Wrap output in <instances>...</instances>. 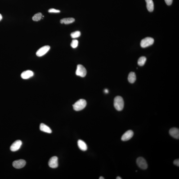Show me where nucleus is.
<instances>
[{
  "instance_id": "1",
  "label": "nucleus",
  "mask_w": 179,
  "mask_h": 179,
  "mask_svg": "<svg viewBox=\"0 0 179 179\" xmlns=\"http://www.w3.org/2000/svg\"><path fill=\"white\" fill-rule=\"evenodd\" d=\"M114 106L117 110L120 111L123 110L124 107V101L122 97L118 96L115 98L114 100Z\"/></svg>"
},
{
  "instance_id": "2",
  "label": "nucleus",
  "mask_w": 179,
  "mask_h": 179,
  "mask_svg": "<svg viewBox=\"0 0 179 179\" xmlns=\"http://www.w3.org/2000/svg\"><path fill=\"white\" fill-rule=\"evenodd\" d=\"M87 105V102L84 99H81L79 100L74 105H73V108L74 110L76 111H79L84 109Z\"/></svg>"
},
{
  "instance_id": "3",
  "label": "nucleus",
  "mask_w": 179,
  "mask_h": 179,
  "mask_svg": "<svg viewBox=\"0 0 179 179\" xmlns=\"http://www.w3.org/2000/svg\"><path fill=\"white\" fill-rule=\"evenodd\" d=\"M154 42V39L151 37H147L142 40L140 46L143 48L149 47L152 45Z\"/></svg>"
},
{
  "instance_id": "4",
  "label": "nucleus",
  "mask_w": 179,
  "mask_h": 179,
  "mask_svg": "<svg viewBox=\"0 0 179 179\" xmlns=\"http://www.w3.org/2000/svg\"><path fill=\"white\" fill-rule=\"evenodd\" d=\"M76 74L79 76L85 77L87 74V70L83 65L79 64L77 66Z\"/></svg>"
},
{
  "instance_id": "5",
  "label": "nucleus",
  "mask_w": 179,
  "mask_h": 179,
  "mask_svg": "<svg viewBox=\"0 0 179 179\" xmlns=\"http://www.w3.org/2000/svg\"><path fill=\"white\" fill-rule=\"evenodd\" d=\"M136 163L138 167L143 170H146L148 168V164L146 161L142 157L137 158Z\"/></svg>"
},
{
  "instance_id": "6",
  "label": "nucleus",
  "mask_w": 179,
  "mask_h": 179,
  "mask_svg": "<svg viewBox=\"0 0 179 179\" xmlns=\"http://www.w3.org/2000/svg\"><path fill=\"white\" fill-rule=\"evenodd\" d=\"M50 47L49 46H43L39 49L36 53V55L38 57H41L47 54L49 51Z\"/></svg>"
},
{
  "instance_id": "7",
  "label": "nucleus",
  "mask_w": 179,
  "mask_h": 179,
  "mask_svg": "<svg viewBox=\"0 0 179 179\" xmlns=\"http://www.w3.org/2000/svg\"><path fill=\"white\" fill-rule=\"evenodd\" d=\"M26 164V162L24 159H20L14 161L12 163L13 166L17 169H20L23 167Z\"/></svg>"
},
{
  "instance_id": "8",
  "label": "nucleus",
  "mask_w": 179,
  "mask_h": 179,
  "mask_svg": "<svg viewBox=\"0 0 179 179\" xmlns=\"http://www.w3.org/2000/svg\"><path fill=\"white\" fill-rule=\"evenodd\" d=\"M49 166L51 168H55L58 167V159L57 157L54 156L50 159Z\"/></svg>"
},
{
  "instance_id": "9",
  "label": "nucleus",
  "mask_w": 179,
  "mask_h": 179,
  "mask_svg": "<svg viewBox=\"0 0 179 179\" xmlns=\"http://www.w3.org/2000/svg\"><path fill=\"white\" fill-rule=\"evenodd\" d=\"M134 133L132 130H129L126 132L122 136L121 139L122 141H128L133 136Z\"/></svg>"
},
{
  "instance_id": "10",
  "label": "nucleus",
  "mask_w": 179,
  "mask_h": 179,
  "mask_svg": "<svg viewBox=\"0 0 179 179\" xmlns=\"http://www.w3.org/2000/svg\"><path fill=\"white\" fill-rule=\"evenodd\" d=\"M22 145V142L21 140H16L10 146V150L13 152L17 151L20 149Z\"/></svg>"
},
{
  "instance_id": "11",
  "label": "nucleus",
  "mask_w": 179,
  "mask_h": 179,
  "mask_svg": "<svg viewBox=\"0 0 179 179\" xmlns=\"http://www.w3.org/2000/svg\"><path fill=\"white\" fill-rule=\"evenodd\" d=\"M34 75V73L32 71L27 70L23 72L21 75L22 79H28L33 77Z\"/></svg>"
},
{
  "instance_id": "12",
  "label": "nucleus",
  "mask_w": 179,
  "mask_h": 179,
  "mask_svg": "<svg viewBox=\"0 0 179 179\" xmlns=\"http://www.w3.org/2000/svg\"><path fill=\"white\" fill-rule=\"evenodd\" d=\"M169 134L172 137L176 139L179 138V130L178 128L173 127L170 129Z\"/></svg>"
},
{
  "instance_id": "13",
  "label": "nucleus",
  "mask_w": 179,
  "mask_h": 179,
  "mask_svg": "<svg viewBox=\"0 0 179 179\" xmlns=\"http://www.w3.org/2000/svg\"><path fill=\"white\" fill-rule=\"evenodd\" d=\"M40 129L41 131L47 133H51L52 132V130L51 129L43 123H41L40 125Z\"/></svg>"
},
{
  "instance_id": "14",
  "label": "nucleus",
  "mask_w": 179,
  "mask_h": 179,
  "mask_svg": "<svg viewBox=\"0 0 179 179\" xmlns=\"http://www.w3.org/2000/svg\"><path fill=\"white\" fill-rule=\"evenodd\" d=\"M78 147L81 150L86 151L87 149V146L86 143L82 140H79L77 142Z\"/></svg>"
},
{
  "instance_id": "15",
  "label": "nucleus",
  "mask_w": 179,
  "mask_h": 179,
  "mask_svg": "<svg viewBox=\"0 0 179 179\" xmlns=\"http://www.w3.org/2000/svg\"><path fill=\"white\" fill-rule=\"evenodd\" d=\"M147 3V8L149 12L153 11L154 9V4L153 0H145Z\"/></svg>"
},
{
  "instance_id": "16",
  "label": "nucleus",
  "mask_w": 179,
  "mask_h": 179,
  "mask_svg": "<svg viewBox=\"0 0 179 179\" xmlns=\"http://www.w3.org/2000/svg\"><path fill=\"white\" fill-rule=\"evenodd\" d=\"M75 21V19L73 18H64L61 19L60 22L61 24H69L72 23Z\"/></svg>"
},
{
  "instance_id": "17",
  "label": "nucleus",
  "mask_w": 179,
  "mask_h": 179,
  "mask_svg": "<svg viewBox=\"0 0 179 179\" xmlns=\"http://www.w3.org/2000/svg\"><path fill=\"white\" fill-rule=\"evenodd\" d=\"M128 81L131 83H134L136 80V74L134 72H131L129 74L128 78Z\"/></svg>"
},
{
  "instance_id": "18",
  "label": "nucleus",
  "mask_w": 179,
  "mask_h": 179,
  "mask_svg": "<svg viewBox=\"0 0 179 179\" xmlns=\"http://www.w3.org/2000/svg\"><path fill=\"white\" fill-rule=\"evenodd\" d=\"M42 15L41 13H38L33 16L32 17V19L33 21H38L41 20L42 19Z\"/></svg>"
},
{
  "instance_id": "19",
  "label": "nucleus",
  "mask_w": 179,
  "mask_h": 179,
  "mask_svg": "<svg viewBox=\"0 0 179 179\" xmlns=\"http://www.w3.org/2000/svg\"><path fill=\"white\" fill-rule=\"evenodd\" d=\"M146 61V58L145 56H142L139 59L138 64L140 66H143L145 64Z\"/></svg>"
},
{
  "instance_id": "20",
  "label": "nucleus",
  "mask_w": 179,
  "mask_h": 179,
  "mask_svg": "<svg viewBox=\"0 0 179 179\" xmlns=\"http://www.w3.org/2000/svg\"><path fill=\"white\" fill-rule=\"evenodd\" d=\"M81 35L80 32L79 31H76L73 32L71 34V38H78Z\"/></svg>"
},
{
  "instance_id": "21",
  "label": "nucleus",
  "mask_w": 179,
  "mask_h": 179,
  "mask_svg": "<svg viewBox=\"0 0 179 179\" xmlns=\"http://www.w3.org/2000/svg\"><path fill=\"white\" fill-rule=\"evenodd\" d=\"M78 41L77 40H73L71 43V46L73 48H76L78 46Z\"/></svg>"
},
{
  "instance_id": "22",
  "label": "nucleus",
  "mask_w": 179,
  "mask_h": 179,
  "mask_svg": "<svg viewBox=\"0 0 179 179\" xmlns=\"http://www.w3.org/2000/svg\"><path fill=\"white\" fill-rule=\"evenodd\" d=\"M48 12L51 13H59L60 12V10L56 9L51 8L49 10Z\"/></svg>"
},
{
  "instance_id": "23",
  "label": "nucleus",
  "mask_w": 179,
  "mask_h": 179,
  "mask_svg": "<svg viewBox=\"0 0 179 179\" xmlns=\"http://www.w3.org/2000/svg\"><path fill=\"white\" fill-rule=\"evenodd\" d=\"M166 3L168 6L172 4L173 0H165Z\"/></svg>"
},
{
  "instance_id": "24",
  "label": "nucleus",
  "mask_w": 179,
  "mask_h": 179,
  "mask_svg": "<svg viewBox=\"0 0 179 179\" xmlns=\"http://www.w3.org/2000/svg\"><path fill=\"white\" fill-rule=\"evenodd\" d=\"M173 164L176 166L179 167V159H176L173 161Z\"/></svg>"
},
{
  "instance_id": "25",
  "label": "nucleus",
  "mask_w": 179,
  "mask_h": 179,
  "mask_svg": "<svg viewBox=\"0 0 179 179\" xmlns=\"http://www.w3.org/2000/svg\"><path fill=\"white\" fill-rule=\"evenodd\" d=\"M104 92H105V93L108 94L109 93V90H108V89H105L104 90Z\"/></svg>"
},
{
  "instance_id": "26",
  "label": "nucleus",
  "mask_w": 179,
  "mask_h": 179,
  "mask_svg": "<svg viewBox=\"0 0 179 179\" xmlns=\"http://www.w3.org/2000/svg\"><path fill=\"white\" fill-rule=\"evenodd\" d=\"M2 15H1V14H0V21H1L2 20Z\"/></svg>"
},
{
  "instance_id": "27",
  "label": "nucleus",
  "mask_w": 179,
  "mask_h": 179,
  "mask_svg": "<svg viewBox=\"0 0 179 179\" xmlns=\"http://www.w3.org/2000/svg\"><path fill=\"white\" fill-rule=\"evenodd\" d=\"M116 179H122V178L121 177H119V176H118V177H117Z\"/></svg>"
},
{
  "instance_id": "28",
  "label": "nucleus",
  "mask_w": 179,
  "mask_h": 179,
  "mask_svg": "<svg viewBox=\"0 0 179 179\" xmlns=\"http://www.w3.org/2000/svg\"><path fill=\"white\" fill-rule=\"evenodd\" d=\"M99 179H104V178L103 177H102V176H100V177L99 178Z\"/></svg>"
}]
</instances>
